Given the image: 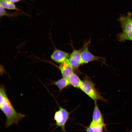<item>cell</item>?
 Listing matches in <instances>:
<instances>
[{
	"instance_id": "6da1fadb",
	"label": "cell",
	"mask_w": 132,
	"mask_h": 132,
	"mask_svg": "<svg viewBox=\"0 0 132 132\" xmlns=\"http://www.w3.org/2000/svg\"><path fill=\"white\" fill-rule=\"evenodd\" d=\"M0 108L5 115L6 120L5 125L8 128L13 124L17 125L25 116L24 114L17 111L8 97L3 84L0 88Z\"/></svg>"
},
{
	"instance_id": "7a4b0ae2",
	"label": "cell",
	"mask_w": 132,
	"mask_h": 132,
	"mask_svg": "<svg viewBox=\"0 0 132 132\" xmlns=\"http://www.w3.org/2000/svg\"><path fill=\"white\" fill-rule=\"evenodd\" d=\"M118 20L122 31L117 35V39L122 42L127 40L132 41V13L128 12L126 15H121Z\"/></svg>"
},
{
	"instance_id": "3957f363",
	"label": "cell",
	"mask_w": 132,
	"mask_h": 132,
	"mask_svg": "<svg viewBox=\"0 0 132 132\" xmlns=\"http://www.w3.org/2000/svg\"><path fill=\"white\" fill-rule=\"evenodd\" d=\"M95 85L90 78L86 77L82 81L80 89L94 101L100 100L107 102V100L103 97L97 89Z\"/></svg>"
},
{
	"instance_id": "277c9868",
	"label": "cell",
	"mask_w": 132,
	"mask_h": 132,
	"mask_svg": "<svg viewBox=\"0 0 132 132\" xmlns=\"http://www.w3.org/2000/svg\"><path fill=\"white\" fill-rule=\"evenodd\" d=\"M70 114L66 109L59 106V110L55 112L54 117V120L55 122V125L56 126V128L60 127L61 131L66 132L65 126L69 118Z\"/></svg>"
},
{
	"instance_id": "5b68a950",
	"label": "cell",
	"mask_w": 132,
	"mask_h": 132,
	"mask_svg": "<svg viewBox=\"0 0 132 132\" xmlns=\"http://www.w3.org/2000/svg\"><path fill=\"white\" fill-rule=\"evenodd\" d=\"M90 42L89 40L83 46L81 54V65L95 61H99L104 63L105 60L103 58L95 56L89 51L88 47Z\"/></svg>"
},
{
	"instance_id": "8992f818",
	"label": "cell",
	"mask_w": 132,
	"mask_h": 132,
	"mask_svg": "<svg viewBox=\"0 0 132 132\" xmlns=\"http://www.w3.org/2000/svg\"><path fill=\"white\" fill-rule=\"evenodd\" d=\"M71 53L67 52L54 47V49L50 56L54 61L59 64L63 63L68 59Z\"/></svg>"
},
{
	"instance_id": "52a82bcc",
	"label": "cell",
	"mask_w": 132,
	"mask_h": 132,
	"mask_svg": "<svg viewBox=\"0 0 132 132\" xmlns=\"http://www.w3.org/2000/svg\"><path fill=\"white\" fill-rule=\"evenodd\" d=\"M72 46L73 50L71 53L68 61L73 68L78 69L81 65V54L84 46L78 50L76 49Z\"/></svg>"
},
{
	"instance_id": "ba28073f",
	"label": "cell",
	"mask_w": 132,
	"mask_h": 132,
	"mask_svg": "<svg viewBox=\"0 0 132 132\" xmlns=\"http://www.w3.org/2000/svg\"><path fill=\"white\" fill-rule=\"evenodd\" d=\"M53 64L59 69L63 77L68 78L73 72V68L68 60L63 63L59 64V66Z\"/></svg>"
},
{
	"instance_id": "9c48e42d",
	"label": "cell",
	"mask_w": 132,
	"mask_h": 132,
	"mask_svg": "<svg viewBox=\"0 0 132 132\" xmlns=\"http://www.w3.org/2000/svg\"><path fill=\"white\" fill-rule=\"evenodd\" d=\"M97 101H94V107L92 121L104 127L105 124L103 118L99 108Z\"/></svg>"
},
{
	"instance_id": "30bf717a",
	"label": "cell",
	"mask_w": 132,
	"mask_h": 132,
	"mask_svg": "<svg viewBox=\"0 0 132 132\" xmlns=\"http://www.w3.org/2000/svg\"><path fill=\"white\" fill-rule=\"evenodd\" d=\"M70 85L76 88H80L82 81L74 72L68 78Z\"/></svg>"
},
{
	"instance_id": "8fae6325",
	"label": "cell",
	"mask_w": 132,
	"mask_h": 132,
	"mask_svg": "<svg viewBox=\"0 0 132 132\" xmlns=\"http://www.w3.org/2000/svg\"><path fill=\"white\" fill-rule=\"evenodd\" d=\"M51 84L56 86L60 90L70 85L68 78L63 77L56 81H52Z\"/></svg>"
},
{
	"instance_id": "7c38bea8",
	"label": "cell",
	"mask_w": 132,
	"mask_h": 132,
	"mask_svg": "<svg viewBox=\"0 0 132 132\" xmlns=\"http://www.w3.org/2000/svg\"><path fill=\"white\" fill-rule=\"evenodd\" d=\"M0 5L5 9L21 11L16 7L14 2L8 0H0Z\"/></svg>"
},
{
	"instance_id": "4fadbf2b",
	"label": "cell",
	"mask_w": 132,
	"mask_h": 132,
	"mask_svg": "<svg viewBox=\"0 0 132 132\" xmlns=\"http://www.w3.org/2000/svg\"><path fill=\"white\" fill-rule=\"evenodd\" d=\"M21 13L18 12H16L13 13H8L7 11L3 7L0 5V18L4 16L8 17H16L20 15Z\"/></svg>"
},
{
	"instance_id": "5bb4252c",
	"label": "cell",
	"mask_w": 132,
	"mask_h": 132,
	"mask_svg": "<svg viewBox=\"0 0 132 132\" xmlns=\"http://www.w3.org/2000/svg\"><path fill=\"white\" fill-rule=\"evenodd\" d=\"M14 3L20 1L22 0H8Z\"/></svg>"
},
{
	"instance_id": "9a60e30c",
	"label": "cell",
	"mask_w": 132,
	"mask_h": 132,
	"mask_svg": "<svg viewBox=\"0 0 132 132\" xmlns=\"http://www.w3.org/2000/svg\"><path fill=\"white\" fill-rule=\"evenodd\" d=\"M131 132H132V130L131 131Z\"/></svg>"
}]
</instances>
